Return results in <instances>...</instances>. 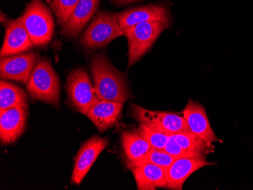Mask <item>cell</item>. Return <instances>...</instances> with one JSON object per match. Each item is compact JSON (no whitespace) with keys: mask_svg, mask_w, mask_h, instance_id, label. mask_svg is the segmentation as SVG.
<instances>
[{"mask_svg":"<svg viewBox=\"0 0 253 190\" xmlns=\"http://www.w3.org/2000/svg\"><path fill=\"white\" fill-rule=\"evenodd\" d=\"M175 159L165 150L152 148L141 162L152 163L166 170L173 164Z\"/></svg>","mask_w":253,"mask_h":190,"instance_id":"obj_23","label":"cell"},{"mask_svg":"<svg viewBox=\"0 0 253 190\" xmlns=\"http://www.w3.org/2000/svg\"><path fill=\"white\" fill-rule=\"evenodd\" d=\"M137 130L141 134L142 137L146 139V141L153 149L164 150L170 138V136L168 135L167 133L159 131L146 124H140V125L138 126Z\"/></svg>","mask_w":253,"mask_h":190,"instance_id":"obj_21","label":"cell"},{"mask_svg":"<svg viewBox=\"0 0 253 190\" xmlns=\"http://www.w3.org/2000/svg\"><path fill=\"white\" fill-rule=\"evenodd\" d=\"M139 190H154L162 188L166 169L149 162H141L129 167Z\"/></svg>","mask_w":253,"mask_h":190,"instance_id":"obj_18","label":"cell"},{"mask_svg":"<svg viewBox=\"0 0 253 190\" xmlns=\"http://www.w3.org/2000/svg\"><path fill=\"white\" fill-rule=\"evenodd\" d=\"M109 145V137L94 136L82 144L77 153L75 159L73 172L71 183L79 186L94 164L99 154L104 151Z\"/></svg>","mask_w":253,"mask_h":190,"instance_id":"obj_8","label":"cell"},{"mask_svg":"<svg viewBox=\"0 0 253 190\" xmlns=\"http://www.w3.org/2000/svg\"><path fill=\"white\" fill-rule=\"evenodd\" d=\"M114 3L118 5H126L130 4L135 3V2H140L143 0H112Z\"/></svg>","mask_w":253,"mask_h":190,"instance_id":"obj_25","label":"cell"},{"mask_svg":"<svg viewBox=\"0 0 253 190\" xmlns=\"http://www.w3.org/2000/svg\"><path fill=\"white\" fill-rule=\"evenodd\" d=\"M94 89L99 100L125 103L131 94L126 76L119 72L103 54H97L90 61Z\"/></svg>","mask_w":253,"mask_h":190,"instance_id":"obj_1","label":"cell"},{"mask_svg":"<svg viewBox=\"0 0 253 190\" xmlns=\"http://www.w3.org/2000/svg\"><path fill=\"white\" fill-rule=\"evenodd\" d=\"M119 13L99 12L81 38V44L86 49L103 47L114 39L123 36Z\"/></svg>","mask_w":253,"mask_h":190,"instance_id":"obj_5","label":"cell"},{"mask_svg":"<svg viewBox=\"0 0 253 190\" xmlns=\"http://www.w3.org/2000/svg\"><path fill=\"white\" fill-rule=\"evenodd\" d=\"M65 88L68 103L78 113L86 114L99 101L95 93L94 86L83 69H75L71 72Z\"/></svg>","mask_w":253,"mask_h":190,"instance_id":"obj_6","label":"cell"},{"mask_svg":"<svg viewBox=\"0 0 253 190\" xmlns=\"http://www.w3.org/2000/svg\"><path fill=\"white\" fill-rule=\"evenodd\" d=\"M171 136L183 150L191 152L206 156L208 153L211 152V148H213L190 130L180 132Z\"/></svg>","mask_w":253,"mask_h":190,"instance_id":"obj_20","label":"cell"},{"mask_svg":"<svg viewBox=\"0 0 253 190\" xmlns=\"http://www.w3.org/2000/svg\"><path fill=\"white\" fill-rule=\"evenodd\" d=\"M28 109L11 108L0 110V140L2 144L16 141L26 127Z\"/></svg>","mask_w":253,"mask_h":190,"instance_id":"obj_14","label":"cell"},{"mask_svg":"<svg viewBox=\"0 0 253 190\" xmlns=\"http://www.w3.org/2000/svg\"><path fill=\"white\" fill-rule=\"evenodd\" d=\"M123 103L99 100L85 115L93 122L97 130L103 133L113 127L122 117Z\"/></svg>","mask_w":253,"mask_h":190,"instance_id":"obj_15","label":"cell"},{"mask_svg":"<svg viewBox=\"0 0 253 190\" xmlns=\"http://www.w3.org/2000/svg\"><path fill=\"white\" fill-rule=\"evenodd\" d=\"M170 26L162 21H148L124 28V35L128 42V69L151 49L163 31Z\"/></svg>","mask_w":253,"mask_h":190,"instance_id":"obj_3","label":"cell"},{"mask_svg":"<svg viewBox=\"0 0 253 190\" xmlns=\"http://www.w3.org/2000/svg\"><path fill=\"white\" fill-rule=\"evenodd\" d=\"M165 150L174 158H206V156L197 153L191 152L187 150H183L180 145L177 143L172 136H170L167 144L165 147Z\"/></svg>","mask_w":253,"mask_h":190,"instance_id":"obj_24","label":"cell"},{"mask_svg":"<svg viewBox=\"0 0 253 190\" xmlns=\"http://www.w3.org/2000/svg\"><path fill=\"white\" fill-rule=\"evenodd\" d=\"M206 158H176L173 164L166 170V177L162 188L181 190L187 179L197 171L206 166L212 165Z\"/></svg>","mask_w":253,"mask_h":190,"instance_id":"obj_10","label":"cell"},{"mask_svg":"<svg viewBox=\"0 0 253 190\" xmlns=\"http://www.w3.org/2000/svg\"><path fill=\"white\" fill-rule=\"evenodd\" d=\"M119 21L122 29L148 21H162L170 25V15L167 6L154 4L121 12L119 13Z\"/></svg>","mask_w":253,"mask_h":190,"instance_id":"obj_13","label":"cell"},{"mask_svg":"<svg viewBox=\"0 0 253 190\" xmlns=\"http://www.w3.org/2000/svg\"><path fill=\"white\" fill-rule=\"evenodd\" d=\"M183 117L187 121L189 129L210 147H213L214 142H221L211 128L206 109L198 102L190 99L183 109Z\"/></svg>","mask_w":253,"mask_h":190,"instance_id":"obj_11","label":"cell"},{"mask_svg":"<svg viewBox=\"0 0 253 190\" xmlns=\"http://www.w3.org/2000/svg\"><path fill=\"white\" fill-rule=\"evenodd\" d=\"M100 0H80L70 18L62 25V31L68 38L79 35L88 21L96 13Z\"/></svg>","mask_w":253,"mask_h":190,"instance_id":"obj_17","label":"cell"},{"mask_svg":"<svg viewBox=\"0 0 253 190\" xmlns=\"http://www.w3.org/2000/svg\"><path fill=\"white\" fill-rule=\"evenodd\" d=\"M121 140L128 168L141 162L152 149L146 139L138 132L137 128L124 131L121 136Z\"/></svg>","mask_w":253,"mask_h":190,"instance_id":"obj_16","label":"cell"},{"mask_svg":"<svg viewBox=\"0 0 253 190\" xmlns=\"http://www.w3.org/2000/svg\"><path fill=\"white\" fill-rule=\"evenodd\" d=\"M130 112L133 118L140 124L153 127L169 136L190 130L183 116L175 113L149 110L134 103L130 105Z\"/></svg>","mask_w":253,"mask_h":190,"instance_id":"obj_7","label":"cell"},{"mask_svg":"<svg viewBox=\"0 0 253 190\" xmlns=\"http://www.w3.org/2000/svg\"><path fill=\"white\" fill-rule=\"evenodd\" d=\"M34 44L20 18L8 20L5 35L0 55L1 58L24 53L32 49Z\"/></svg>","mask_w":253,"mask_h":190,"instance_id":"obj_12","label":"cell"},{"mask_svg":"<svg viewBox=\"0 0 253 190\" xmlns=\"http://www.w3.org/2000/svg\"><path fill=\"white\" fill-rule=\"evenodd\" d=\"M20 20L26 28L34 46L47 45L54 35V20L41 0H31Z\"/></svg>","mask_w":253,"mask_h":190,"instance_id":"obj_4","label":"cell"},{"mask_svg":"<svg viewBox=\"0 0 253 190\" xmlns=\"http://www.w3.org/2000/svg\"><path fill=\"white\" fill-rule=\"evenodd\" d=\"M27 89L33 99L52 106H59L60 81L47 58H43L35 65L27 83Z\"/></svg>","mask_w":253,"mask_h":190,"instance_id":"obj_2","label":"cell"},{"mask_svg":"<svg viewBox=\"0 0 253 190\" xmlns=\"http://www.w3.org/2000/svg\"><path fill=\"white\" fill-rule=\"evenodd\" d=\"M38 60L39 55L36 52H27L1 58L0 76L2 80H13L27 83Z\"/></svg>","mask_w":253,"mask_h":190,"instance_id":"obj_9","label":"cell"},{"mask_svg":"<svg viewBox=\"0 0 253 190\" xmlns=\"http://www.w3.org/2000/svg\"><path fill=\"white\" fill-rule=\"evenodd\" d=\"M80 0H50V5L56 15L58 23L63 25L71 15Z\"/></svg>","mask_w":253,"mask_h":190,"instance_id":"obj_22","label":"cell"},{"mask_svg":"<svg viewBox=\"0 0 253 190\" xmlns=\"http://www.w3.org/2000/svg\"><path fill=\"white\" fill-rule=\"evenodd\" d=\"M11 108L28 109V97L25 92L21 88L1 80L0 110H5Z\"/></svg>","mask_w":253,"mask_h":190,"instance_id":"obj_19","label":"cell"}]
</instances>
